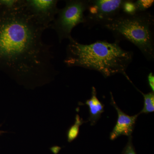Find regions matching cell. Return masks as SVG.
<instances>
[{
    "label": "cell",
    "mask_w": 154,
    "mask_h": 154,
    "mask_svg": "<svg viewBox=\"0 0 154 154\" xmlns=\"http://www.w3.org/2000/svg\"><path fill=\"white\" fill-rule=\"evenodd\" d=\"M46 30L27 11L0 5V70L28 89L48 84L57 71L51 45L45 43Z\"/></svg>",
    "instance_id": "1"
},
{
    "label": "cell",
    "mask_w": 154,
    "mask_h": 154,
    "mask_svg": "<svg viewBox=\"0 0 154 154\" xmlns=\"http://www.w3.org/2000/svg\"><path fill=\"white\" fill-rule=\"evenodd\" d=\"M133 58V52L122 49L117 42L98 40L83 44L72 37L67 45L64 63L69 67H81L96 71L105 78L121 74L132 83L126 70Z\"/></svg>",
    "instance_id": "2"
},
{
    "label": "cell",
    "mask_w": 154,
    "mask_h": 154,
    "mask_svg": "<svg viewBox=\"0 0 154 154\" xmlns=\"http://www.w3.org/2000/svg\"><path fill=\"white\" fill-rule=\"evenodd\" d=\"M119 43L127 40L134 44L148 61L154 59V17L147 11L130 15L121 12L102 25Z\"/></svg>",
    "instance_id": "3"
},
{
    "label": "cell",
    "mask_w": 154,
    "mask_h": 154,
    "mask_svg": "<svg viewBox=\"0 0 154 154\" xmlns=\"http://www.w3.org/2000/svg\"><path fill=\"white\" fill-rule=\"evenodd\" d=\"M63 8L58 11L57 17L50 28L55 31L61 43L64 39L72 38L73 28L85 22V13L87 11L88 0H68Z\"/></svg>",
    "instance_id": "4"
},
{
    "label": "cell",
    "mask_w": 154,
    "mask_h": 154,
    "mask_svg": "<svg viewBox=\"0 0 154 154\" xmlns=\"http://www.w3.org/2000/svg\"><path fill=\"white\" fill-rule=\"evenodd\" d=\"M124 2V0H88V14L83 25L89 28L102 26L107 20L121 13Z\"/></svg>",
    "instance_id": "5"
},
{
    "label": "cell",
    "mask_w": 154,
    "mask_h": 154,
    "mask_svg": "<svg viewBox=\"0 0 154 154\" xmlns=\"http://www.w3.org/2000/svg\"><path fill=\"white\" fill-rule=\"evenodd\" d=\"M57 0H25L26 10L38 24L45 29L50 28L59 9Z\"/></svg>",
    "instance_id": "6"
},
{
    "label": "cell",
    "mask_w": 154,
    "mask_h": 154,
    "mask_svg": "<svg viewBox=\"0 0 154 154\" xmlns=\"http://www.w3.org/2000/svg\"><path fill=\"white\" fill-rule=\"evenodd\" d=\"M111 95V105L115 108L117 114L118 119L116 124L110 134V140H113L122 135L131 136L135 125L139 113L134 116H129L124 113L116 105L113 99L112 94Z\"/></svg>",
    "instance_id": "7"
},
{
    "label": "cell",
    "mask_w": 154,
    "mask_h": 154,
    "mask_svg": "<svg viewBox=\"0 0 154 154\" xmlns=\"http://www.w3.org/2000/svg\"><path fill=\"white\" fill-rule=\"evenodd\" d=\"M96 91L95 87H92V96L91 99L86 101L85 104L89 108L90 116L88 121L91 125H94L101 117V115L104 112V105L99 101L96 96Z\"/></svg>",
    "instance_id": "8"
},
{
    "label": "cell",
    "mask_w": 154,
    "mask_h": 154,
    "mask_svg": "<svg viewBox=\"0 0 154 154\" xmlns=\"http://www.w3.org/2000/svg\"><path fill=\"white\" fill-rule=\"evenodd\" d=\"M139 92H140L144 98V106L143 109L140 111V114L142 113H149L153 112L154 111V93L151 92L148 94H145L137 89Z\"/></svg>",
    "instance_id": "9"
},
{
    "label": "cell",
    "mask_w": 154,
    "mask_h": 154,
    "mask_svg": "<svg viewBox=\"0 0 154 154\" xmlns=\"http://www.w3.org/2000/svg\"><path fill=\"white\" fill-rule=\"evenodd\" d=\"M84 122L85 121L82 119L81 118L78 114H77L74 124L69 128L67 133V137L68 142H71L78 137L80 127Z\"/></svg>",
    "instance_id": "10"
},
{
    "label": "cell",
    "mask_w": 154,
    "mask_h": 154,
    "mask_svg": "<svg viewBox=\"0 0 154 154\" xmlns=\"http://www.w3.org/2000/svg\"><path fill=\"white\" fill-rule=\"evenodd\" d=\"M122 12L130 15L135 14L139 12L135 1L124 0L122 5Z\"/></svg>",
    "instance_id": "11"
},
{
    "label": "cell",
    "mask_w": 154,
    "mask_h": 154,
    "mask_svg": "<svg viewBox=\"0 0 154 154\" xmlns=\"http://www.w3.org/2000/svg\"><path fill=\"white\" fill-rule=\"evenodd\" d=\"M139 12L147 11L154 4V1L152 0H138L135 1Z\"/></svg>",
    "instance_id": "12"
},
{
    "label": "cell",
    "mask_w": 154,
    "mask_h": 154,
    "mask_svg": "<svg viewBox=\"0 0 154 154\" xmlns=\"http://www.w3.org/2000/svg\"><path fill=\"white\" fill-rule=\"evenodd\" d=\"M122 154H137L132 143L131 136L128 137V141L123 149Z\"/></svg>",
    "instance_id": "13"
},
{
    "label": "cell",
    "mask_w": 154,
    "mask_h": 154,
    "mask_svg": "<svg viewBox=\"0 0 154 154\" xmlns=\"http://www.w3.org/2000/svg\"><path fill=\"white\" fill-rule=\"evenodd\" d=\"M149 85L152 90V92H154V76L152 72H150L148 76Z\"/></svg>",
    "instance_id": "14"
},
{
    "label": "cell",
    "mask_w": 154,
    "mask_h": 154,
    "mask_svg": "<svg viewBox=\"0 0 154 154\" xmlns=\"http://www.w3.org/2000/svg\"><path fill=\"white\" fill-rule=\"evenodd\" d=\"M61 148L59 146L53 147L51 148V151L54 154H57L59 152Z\"/></svg>",
    "instance_id": "15"
},
{
    "label": "cell",
    "mask_w": 154,
    "mask_h": 154,
    "mask_svg": "<svg viewBox=\"0 0 154 154\" xmlns=\"http://www.w3.org/2000/svg\"><path fill=\"white\" fill-rule=\"evenodd\" d=\"M5 131H3L0 130V135L3 134L5 133Z\"/></svg>",
    "instance_id": "16"
}]
</instances>
